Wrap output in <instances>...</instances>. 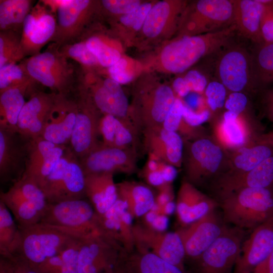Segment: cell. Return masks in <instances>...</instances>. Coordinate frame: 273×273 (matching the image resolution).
I'll return each mask as SVG.
<instances>
[{"instance_id":"6da1fadb","label":"cell","mask_w":273,"mask_h":273,"mask_svg":"<svg viewBox=\"0 0 273 273\" xmlns=\"http://www.w3.org/2000/svg\"><path fill=\"white\" fill-rule=\"evenodd\" d=\"M236 31L234 24L214 32L177 36L161 48L151 63L150 67L163 73H182L203 57L228 46Z\"/></svg>"},{"instance_id":"7a4b0ae2","label":"cell","mask_w":273,"mask_h":273,"mask_svg":"<svg viewBox=\"0 0 273 273\" xmlns=\"http://www.w3.org/2000/svg\"><path fill=\"white\" fill-rule=\"evenodd\" d=\"M224 222L252 231L273 216V188H245L219 200Z\"/></svg>"},{"instance_id":"3957f363","label":"cell","mask_w":273,"mask_h":273,"mask_svg":"<svg viewBox=\"0 0 273 273\" xmlns=\"http://www.w3.org/2000/svg\"><path fill=\"white\" fill-rule=\"evenodd\" d=\"M176 97L172 88L148 74L136 85L131 115L140 130L161 126Z\"/></svg>"},{"instance_id":"277c9868","label":"cell","mask_w":273,"mask_h":273,"mask_svg":"<svg viewBox=\"0 0 273 273\" xmlns=\"http://www.w3.org/2000/svg\"><path fill=\"white\" fill-rule=\"evenodd\" d=\"M39 223L80 238L104 235L98 214L91 203L83 199L48 203Z\"/></svg>"},{"instance_id":"5b68a950","label":"cell","mask_w":273,"mask_h":273,"mask_svg":"<svg viewBox=\"0 0 273 273\" xmlns=\"http://www.w3.org/2000/svg\"><path fill=\"white\" fill-rule=\"evenodd\" d=\"M233 25V0H199L188 4L179 20L177 36L214 32Z\"/></svg>"},{"instance_id":"8992f818","label":"cell","mask_w":273,"mask_h":273,"mask_svg":"<svg viewBox=\"0 0 273 273\" xmlns=\"http://www.w3.org/2000/svg\"><path fill=\"white\" fill-rule=\"evenodd\" d=\"M19 228L21 233V242L14 258L33 268L56 255L75 240L80 238L40 223Z\"/></svg>"},{"instance_id":"52a82bcc","label":"cell","mask_w":273,"mask_h":273,"mask_svg":"<svg viewBox=\"0 0 273 273\" xmlns=\"http://www.w3.org/2000/svg\"><path fill=\"white\" fill-rule=\"evenodd\" d=\"M49 203L83 199L85 174L72 151L66 150L42 186Z\"/></svg>"},{"instance_id":"ba28073f","label":"cell","mask_w":273,"mask_h":273,"mask_svg":"<svg viewBox=\"0 0 273 273\" xmlns=\"http://www.w3.org/2000/svg\"><path fill=\"white\" fill-rule=\"evenodd\" d=\"M0 198L20 228L39 223L48 204L41 189L24 176L13 183L7 191L1 192Z\"/></svg>"},{"instance_id":"9c48e42d","label":"cell","mask_w":273,"mask_h":273,"mask_svg":"<svg viewBox=\"0 0 273 273\" xmlns=\"http://www.w3.org/2000/svg\"><path fill=\"white\" fill-rule=\"evenodd\" d=\"M246 234L245 230L228 225L222 235L191 263L194 273H233Z\"/></svg>"},{"instance_id":"30bf717a","label":"cell","mask_w":273,"mask_h":273,"mask_svg":"<svg viewBox=\"0 0 273 273\" xmlns=\"http://www.w3.org/2000/svg\"><path fill=\"white\" fill-rule=\"evenodd\" d=\"M222 51L215 65L217 81L232 93L253 89L250 53L239 45L228 44Z\"/></svg>"},{"instance_id":"8fae6325","label":"cell","mask_w":273,"mask_h":273,"mask_svg":"<svg viewBox=\"0 0 273 273\" xmlns=\"http://www.w3.org/2000/svg\"><path fill=\"white\" fill-rule=\"evenodd\" d=\"M133 235L134 248L149 251L188 273L185 250L177 231H156L138 223L133 224Z\"/></svg>"},{"instance_id":"7c38bea8","label":"cell","mask_w":273,"mask_h":273,"mask_svg":"<svg viewBox=\"0 0 273 273\" xmlns=\"http://www.w3.org/2000/svg\"><path fill=\"white\" fill-rule=\"evenodd\" d=\"M127 253L117 243L104 235L82 240L78 254V273H103L117 267Z\"/></svg>"},{"instance_id":"4fadbf2b","label":"cell","mask_w":273,"mask_h":273,"mask_svg":"<svg viewBox=\"0 0 273 273\" xmlns=\"http://www.w3.org/2000/svg\"><path fill=\"white\" fill-rule=\"evenodd\" d=\"M189 3L164 0L155 3L139 32L143 44L161 42L177 31L181 16Z\"/></svg>"},{"instance_id":"5bb4252c","label":"cell","mask_w":273,"mask_h":273,"mask_svg":"<svg viewBox=\"0 0 273 273\" xmlns=\"http://www.w3.org/2000/svg\"><path fill=\"white\" fill-rule=\"evenodd\" d=\"M228 225L216 209L196 221L177 230L182 240L186 260L195 261L224 232Z\"/></svg>"},{"instance_id":"9a60e30c","label":"cell","mask_w":273,"mask_h":273,"mask_svg":"<svg viewBox=\"0 0 273 273\" xmlns=\"http://www.w3.org/2000/svg\"><path fill=\"white\" fill-rule=\"evenodd\" d=\"M77 105V112L74 129L70 140L71 150L82 158L100 143L98 140V127L100 118L89 95L81 94Z\"/></svg>"},{"instance_id":"2e32d148","label":"cell","mask_w":273,"mask_h":273,"mask_svg":"<svg viewBox=\"0 0 273 273\" xmlns=\"http://www.w3.org/2000/svg\"><path fill=\"white\" fill-rule=\"evenodd\" d=\"M223 157L219 146L207 139H200L188 147L185 169L187 181L194 186L202 184L214 175Z\"/></svg>"},{"instance_id":"e0dca14e","label":"cell","mask_w":273,"mask_h":273,"mask_svg":"<svg viewBox=\"0 0 273 273\" xmlns=\"http://www.w3.org/2000/svg\"><path fill=\"white\" fill-rule=\"evenodd\" d=\"M80 160L85 175L105 172L131 174L136 169V151L100 144Z\"/></svg>"},{"instance_id":"ac0fdd59","label":"cell","mask_w":273,"mask_h":273,"mask_svg":"<svg viewBox=\"0 0 273 273\" xmlns=\"http://www.w3.org/2000/svg\"><path fill=\"white\" fill-rule=\"evenodd\" d=\"M273 252V216L244 240L233 273H251Z\"/></svg>"},{"instance_id":"d6986e66","label":"cell","mask_w":273,"mask_h":273,"mask_svg":"<svg viewBox=\"0 0 273 273\" xmlns=\"http://www.w3.org/2000/svg\"><path fill=\"white\" fill-rule=\"evenodd\" d=\"M17 131L0 127V177L1 183H14L25 170L30 141L21 143Z\"/></svg>"},{"instance_id":"ffe728a7","label":"cell","mask_w":273,"mask_h":273,"mask_svg":"<svg viewBox=\"0 0 273 273\" xmlns=\"http://www.w3.org/2000/svg\"><path fill=\"white\" fill-rule=\"evenodd\" d=\"M142 131L143 144L149 156L175 167L181 165L184 144L177 132L168 131L162 125Z\"/></svg>"},{"instance_id":"44dd1931","label":"cell","mask_w":273,"mask_h":273,"mask_svg":"<svg viewBox=\"0 0 273 273\" xmlns=\"http://www.w3.org/2000/svg\"><path fill=\"white\" fill-rule=\"evenodd\" d=\"M213 187L219 199L245 188H273V155L247 172L220 176Z\"/></svg>"},{"instance_id":"7402d4cb","label":"cell","mask_w":273,"mask_h":273,"mask_svg":"<svg viewBox=\"0 0 273 273\" xmlns=\"http://www.w3.org/2000/svg\"><path fill=\"white\" fill-rule=\"evenodd\" d=\"M58 96L43 93L32 95L19 115L18 132L29 140L41 136L46 120Z\"/></svg>"},{"instance_id":"603a6c76","label":"cell","mask_w":273,"mask_h":273,"mask_svg":"<svg viewBox=\"0 0 273 273\" xmlns=\"http://www.w3.org/2000/svg\"><path fill=\"white\" fill-rule=\"evenodd\" d=\"M98 216L104 235L117 243L127 253L134 250L133 217L124 202L118 198L106 212Z\"/></svg>"},{"instance_id":"cb8c5ba5","label":"cell","mask_w":273,"mask_h":273,"mask_svg":"<svg viewBox=\"0 0 273 273\" xmlns=\"http://www.w3.org/2000/svg\"><path fill=\"white\" fill-rule=\"evenodd\" d=\"M217 201L199 191L195 186L184 181L178 192L175 212L181 227L186 226L216 209Z\"/></svg>"},{"instance_id":"d4e9b609","label":"cell","mask_w":273,"mask_h":273,"mask_svg":"<svg viewBox=\"0 0 273 273\" xmlns=\"http://www.w3.org/2000/svg\"><path fill=\"white\" fill-rule=\"evenodd\" d=\"M77 105L58 95L46 120L41 137L57 145L70 141L75 124Z\"/></svg>"},{"instance_id":"484cf974","label":"cell","mask_w":273,"mask_h":273,"mask_svg":"<svg viewBox=\"0 0 273 273\" xmlns=\"http://www.w3.org/2000/svg\"><path fill=\"white\" fill-rule=\"evenodd\" d=\"M90 92L89 96L99 111L132 124L138 129L129 116L128 100L119 83L107 78L92 87Z\"/></svg>"},{"instance_id":"4316f807","label":"cell","mask_w":273,"mask_h":273,"mask_svg":"<svg viewBox=\"0 0 273 273\" xmlns=\"http://www.w3.org/2000/svg\"><path fill=\"white\" fill-rule=\"evenodd\" d=\"M26 68L32 78L62 95L65 85L64 68L53 53L45 52L34 56L27 61Z\"/></svg>"},{"instance_id":"83f0119b","label":"cell","mask_w":273,"mask_h":273,"mask_svg":"<svg viewBox=\"0 0 273 273\" xmlns=\"http://www.w3.org/2000/svg\"><path fill=\"white\" fill-rule=\"evenodd\" d=\"M139 129L134 125L110 115L104 114L99 121L98 135L104 146L135 150Z\"/></svg>"},{"instance_id":"f1b7e54d","label":"cell","mask_w":273,"mask_h":273,"mask_svg":"<svg viewBox=\"0 0 273 273\" xmlns=\"http://www.w3.org/2000/svg\"><path fill=\"white\" fill-rule=\"evenodd\" d=\"M85 194L98 215L104 214L118 198L113 173L85 175Z\"/></svg>"},{"instance_id":"f546056e","label":"cell","mask_w":273,"mask_h":273,"mask_svg":"<svg viewBox=\"0 0 273 273\" xmlns=\"http://www.w3.org/2000/svg\"><path fill=\"white\" fill-rule=\"evenodd\" d=\"M234 24L243 36L254 44L263 41L261 19L264 5L258 0H233Z\"/></svg>"},{"instance_id":"4dcf8cb0","label":"cell","mask_w":273,"mask_h":273,"mask_svg":"<svg viewBox=\"0 0 273 273\" xmlns=\"http://www.w3.org/2000/svg\"><path fill=\"white\" fill-rule=\"evenodd\" d=\"M117 267L121 273H185L155 254L136 248L124 255Z\"/></svg>"},{"instance_id":"1f68e13d","label":"cell","mask_w":273,"mask_h":273,"mask_svg":"<svg viewBox=\"0 0 273 273\" xmlns=\"http://www.w3.org/2000/svg\"><path fill=\"white\" fill-rule=\"evenodd\" d=\"M118 198L126 204L132 217H142L155 203V196L147 186L133 181L116 184Z\"/></svg>"},{"instance_id":"d6a6232c","label":"cell","mask_w":273,"mask_h":273,"mask_svg":"<svg viewBox=\"0 0 273 273\" xmlns=\"http://www.w3.org/2000/svg\"><path fill=\"white\" fill-rule=\"evenodd\" d=\"M250 54L253 89L263 90L273 83V42L254 44Z\"/></svg>"},{"instance_id":"836d02e7","label":"cell","mask_w":273,"mask_h":273,"mask_svg":"<svg viewBox=\"0 0 273 273\" xmlns=\"http://www.w3.org/2000/svg\"><path fill=\"white\" fill-rule=\"evenodd\" d=\"M23 23L22 42L33 48L38 47L46 42L56 30L54 17L42 11L29 13Z\"/></svg>"},{"instance_id":"e575fe53","label":"cell","mask_w":273,"mask_h":273,"mask_svg":"<svg viewBox=\"0 0 273 273\" xmlns=\"http://www.w3.org/2000/svg\"><path fill=\"white\" fill-rule=\"evenodd\" d=\"M21 242V231L10 211L0 201V254L11 260L17 255Z\"/></svg>"},{"instance_id":"d590c367","label":"cell","mask_w":273,"mask_h":273,"mask_svg":"<svg viewBox=\"0 0 273 273\" xmlns=\"http://www.w3.org/2000/svg\"><path fill=\"white\" fill-rule=\"evenodd\" d=\"M27 85L13 87L1 92L0 127L17 131L19 115L24 106Z\"/></svg>"},{"instance_id":"8d00e7d4","label":"cell","mask_w":273,"mask_h":273,"mask_svg":"<svg viewBox=\"0 0 273 273\" xmlns=\"http://www.w3.org/2000/svg\"><path fill=\"white\" fill-rule=\"evenodd\" d=\"M83 239H76L62 251L34 268L40 273H78V254Z\"/></svg>"},{"instance_id":"74e56055","label":"cell","mask_w":273,"mask_h":273,"mask_svg":"<svg viewBox=\"0 0 273 273\" xmlns=\"http://www.w3.org/2000/svg\"><path fill=\"white\" fill-rule=\"evenodd\" d=\"M49 4L57 10L59 26L63 30H69L79 24L91 6L92 2L87 0L51 1Z\"/></svg>"},{"instance_id":"f35d334b","label":"cell","mask_w":273,"mask_h":273,"mask_svg":"<svg viewBox=\"0 0 273 273\" xmlns=\"http://www.w3.org/2000/svg\"><path fill=\"white\" fill-rule=\"evenodd\" d=\"M273 155V149L268 145L260 143L250 148L241 149L234 159V166L237 169L232 174L247 172Z\"/></svg>"},{"instance_id":"ab89813d","label":"cell","mask_w":273,"mask_h":273,"mask_svg":"<svg viewBox=\"0 0 273 273\" xmlns=\"http://www.w3.org/2000/svg\"><path fill=\"white\" fill-rule=\"evenodd\" d=\"M30 2L27 0H6L0 4V26L6 29L23 23L29 14Z\"/></svg>"},{"instance_id":"60d3db41","label":"cell","mask_w":273,"mask_h":273,"mask_svg":"<svg viewBox=\"0 0 273 273\" xmlns=\"http://www.w3.org/2000/svg\"><path fill=\"white\" fill-rule=\"evenodd\" d=\"M239 115L227 111L223 115L221 131L223 139L230 146H242L246 141V133Z\"/></svg>"},{"instance_id":"b9f144b4","label":"cell","mask_w":273,"mask_h":273,"mask_svg":"<svg viewBox=\"0 0 273 273\" xmlns=\"http://www.w3.org/2000/svg\"><path fill=\"white\" fill-rule=\"evenodd\" d=\"M66 150L65 145H57L30 173L23 175L33 180L40 188L48 175Z\"/></svg>"},{"instance_id":"7bdbcfd3","label":"cell","mask_w":273,"mask_h":273,"mask_svg":"<svg viewBox=\"0 0 273 273\" xmlns=\"http://www.w3.org/2000/svg\"><path fill=\"white\" fill-rule=\"evenodd\" d=\"M88 50L96 57L99 63L109 68L121 58L120 53L115 48L110 47L100 37L92 36L85 41Z\"/></svg>"},{"instance_id":"ee69618b","label":"cell","mask_w":273,"mask_h":273,"mask_svg":"<svg viewBox=\"0 0 273 273\" xmlns=\"http://www.w3.org/2000/svg\"><path fill=\"white\" fill-rule=\"evenodd\" d=\"M155 3L146 2L142 4L133 12L119 18L120 24L131 33L139 32L147 16Z\"/></svg>"},{"instance_id":"f6af8a7d","label":"cell","mask_w":273,"mask_h":273,"mask_svg":"<svg viewBox=\"0 0 273 273\" xmlns=\"http://www.w3.org/2000/svg\"><path fill=\"white\" fill-rule=\"evenodd\" d=\"M22 69L15 64H9L0 67V89L27 85Z\"/></svg>"},{"instance_id":"bcb514c9","label":"cell","mask_w":273,"mask_h":273,"mask_svg":"<svg viewBox=\"0 0 273 273\" xmlns=\"http://www.w3.org/2000/svg\"><path fill=\"white\" fill-rule=\"evenodd\" d=\"M22 54L21 44L12 38L1 35L0 67L9 64H15Z\"/></svg>"},{"instance_id":"7dc6e473","label":"cell","mask_w":273,"mask_h":273,"mask_svg":"<svg viewBox=\"0 0 273 273\" xmlns=\"http://www.w3.org/2000/svg\"><path fill=\"white\" fill-rule=\"evenodd\" d=\"M205 92L207 103L212 110H216L224 105L226 89L220 82L216 80L209 82Z\"/></svg>"},{"instance_id":"c3c4849f","label":"cell","mask_w":273,"mask_h":273,"mask_svg":"<svg viewBox=\"0 0 273 273\" xmlns=\"http://www.w3.org/2000/svg\"><path fill=\"white\" fill-rule=\"evenodd\" d=\"M258 1L264 5L260 24L263 41L273 42V0Z\"/></svg>"},{"instance_id":"681fc988","label":"cell","mask_w":273,"mask_h":273,"mask_svg":"<svg viewBox=\"0 0 273 273\" xmlns=\"http://www.w3.org/2000/svg\"><path fill=\"white\" fill-rule=\"evenodd\" d=\"M103 6L110 13L124 15L136 10L142 4L139 0H103Z\"/></svg>"},{"instance_id":"f907efd6","label":"cell","mask_w":273,"mask_h":273,"mask_svg":"<svg viewBox=\"0 0 273 273\" xmlns=\"http://www.w3.org/2000/svg\"><path fill=\"white\" fill-rule=\"evenodd\" d=\"M184 106L183 101L176 97L162 125L165 129L175 132L179 129L183 120Z\"/></svg>"},{"instance_id":"816d5d0a","label":"cell","mask_w":273,"mask_h":273,"mask_svg":"<svg viewBox=\"0 0 273 273\" xmlns=\"http://www.w3.org/2000/svg\"><path fill=\"white\" fill-rule=\"evenodd\" d=\"M67 52L70 57L84 65L92 66L99 63L96 57L87 48L85 42L71 45Z\"/></svg>"},{"instance_id":"f5cc1de1","label":"cell","mask_w":273,"mask_h":273,"mask_svg":"<svg viewBox=\"0 0 273 273\" xmlns=\"http://www.w3.org/2000/svg\"><path fill=\"white\" fill-rule=\"evenodd\" d=\"M143 224L156 231H166L168 225L167 216L151 209L143 216Z\"/></svg>"},{"instance_id":"db71d44e","label":"cell","mask_w":273,"mask_h":273,"mask_svg":"<svg viewBox=\"0 0 273 273\" xmlns=\"http://www.w3.org/2000/svg\"><path fill=\"white\" fill-rule=\"evenodd\" d=\"M183 78L190 93H202L208 84L205 76L197 70L188 71Z\"/></svg>"},{"instance_id":"11a10c76","label":"cell","mask_w":273,"mask_h":273,"mask_svg":"<svg viewBox=\"0 0 273 273\" xmlns=\"http://www.w3.org/2000/svg\"><path fill=\"white\" fill-rule=\"evenodd\" d=\"M247 98L242 92H232L225 102L224 106L228 111L239 115L246 108Z\"/></svg>"},{"instance_id":"9f6ffc18","label":"cell","mask_w":273,"mask_h":273,"mask_svg":"<svg viewBox=\"0 0 273 273\" xmlns=\"http://www.w3.org/2000/svg\"><path fill=\"white\" fill-rule=\"evenodd\" d=\"M209 116L210 112L208 110H204L200 112H196L184 104L183 120L190 126H198L207 121Z\"/></svg>"},{"instance_id":"6f0895ef","label":"cell","mask_w":273,"mask_h":273,"mask_svg":"<svg viewBox=\"0 0 273 273\" xmlns=\"http://www.w3.org/2000/svg\"><path fill=\"white\" fill-rule=\"evenodd\" d=\"M14 266V273H40L23 261L14 258L10 260Z\"/></svg>"},{"instance_id":"680465c9","label":"cell","mask_w":273,"mask_h":273,"mask_svg":"<svg viewBox=\"0 0 273 273\" xmlns=\"http://www.w3.org/2000/svg\"><path fill=\"white\" fill-rule=\"evenodd\" d=\"M251 273H273V252Z\"/></svg>"},{"instance_id":"91938a15","label":"cell","mask_w":273,"mask_h":273,"mask_svg":"<svg viewBox=\"0 0 273 273\" xmlns=\"http://www.w3.org/2000/svg\"><path fill=\"white\" fill-rule=\"evenodd\" d=\"M111 78L120 84L127 83L132 80L134 74L131 71L126 70L110 74Z\"/></svg>"},{"instance_id":"94428289","label":"cell","mask_w":273,"mask_h":273,"mask_svg":"<svg viewBox=\"0 0 273 273\" xmlns=\"http://www.w3.org/2000/svg\"><path fill=\"white\" fill-rule=\"evenodd\" d=\"M128 61L126 59L121 57L115 64L108 68L110 74L127 70Z\"/></svg>"},{"instance_id":"6125c7cd","label":"cell","mask_w":273,"mask_h":273,"mask_svg":"<svg viewBox=\"0 0 273 273\" xmlns=\"http://www.w3.org/2000/svg\"><path fill=\"white\" fill-rule=\"evenodd\" d=\"M0 273H14L13 264L10 260L1 257Z\"/></svg>"},{"instance_id":"be15d7a7","label":"cell","mask_w":273,"mask_h":273,"mask_svg":"<svg viewBox=\"0 0 273 273\" xmlns=\"http://www.w3.org/2000/svg\"><path fill=\"white\" fill-rule=\"evenodd\" d=\"M265 103L268 116L273 121V88L265 94Z\"/></svg>"},{"instance_id":"e7e4bbea","label":"cell","mask_w":273,"mask_h":273,"mask_svg":"<svg viewBox=\"0 0 273 273\" xmlns=\"http://www.w3.org/2000/svg\"><path fill=\"white\" fill-rule=\"evenodd\" d=\"M200 102V97L198 95L194 94L188 96L186 104H184L193 110V108H197L199 106Z\"/></svg>"},{"instance_id":"03108f58","label":"cell","mask_w":273,"mask_h":273,"mask_svg":"<svg viewBox=\"0 0 273 273\" xmlns=\"http://www.w3.org/2000/svg\"><path fill=\"white\" fill-rule=\"evenodd\" d=\"M261 143L268 145L271 147H273V132L266 134L263 136Z\"/></svg>"},{"instance_id":"003e7915","label":"cell","mask_w":273,"mask_h":273,"mask_svg":"<svg viewBox=\"0 0 273 273\" xmlns=\"http://www.w3.org/2000/svg\"><path fill=\"white\" fill-rule=\"evenodd\" d=\"M103 273H121L117 267L104 271Z\"/></svg>"}]
</instances>
